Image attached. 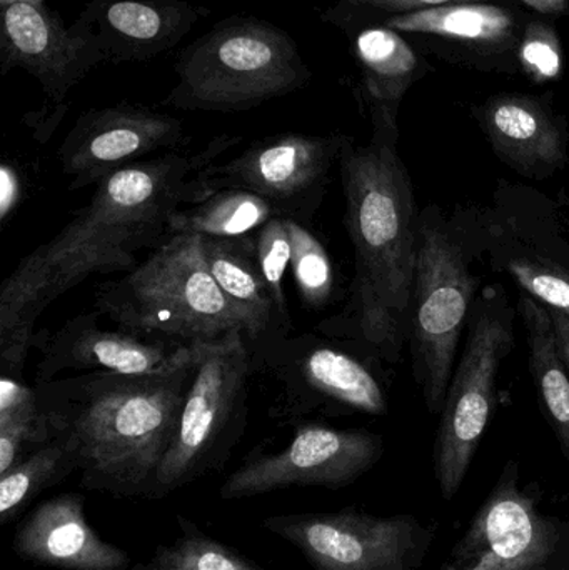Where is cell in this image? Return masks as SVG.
Segmentation results:
<instances>
[{
	"label": "cell",
	"instance_id": "83f0119b",
	"mask_svg": "<svg viewBox=\"0 0 569 570\" xmlns=\"http://www.w3.org/2000/svg\"><path fill=\"white\" fill-rule=\"evenodd\" d=\"M179 535L159 544L147 561L127 570H266L230 546L200 531L193 521L177 515Z\"/></svg>",
	"mask_w": 569,
	"mask_h": 570
},
{
	"label": "cell",
	"instance_id": "ffe728a7",
	"mask_svg": "<svg viewBox=\"0 0 569 570\" xmlns=\"http://www.w3.org/2000/svg\"><path fill=\"white\" fill-rule=\"evenodd\" d=\"M12 551L20 561L57 570H127L124 549L104 541L86 519V495L66 492L40 502L17 525Z\"/></svg>",
	"mask_w": 569,
	"mask_h": 570
},
{
	"label": "cell",
	"instance_id": "7a4b0ae2",
	"mask_svg": "<svg viewBox=\"0 0 569 570\" xmlns=\"http://www.w3.org/2000/svg\"><path fill=\"white\" fill-rule=\"evenodd\" d=\"M354 250V277L340 314L317 324L334 338L376 364L396 365L410 338L418 220L410 173L398 146L371 137L354 139L337 166Z\"/></svg>",
	"mask_w": 569,
	"mask_h": 570
},
{
	"label": "cell",
	"instance_id": "d4e9b609",
	"mask_svg": "<svg viewBox=\"0 0 569 570\" xmlns=\"http://www.w3.org/2000/svg\"><path fill=\"white\" fill-rule=\"evenodd\" d=\"M283 216L266 197L237 187L209 194L193 206L180 207L170 217L167 234L209 237H241L259 230L274 217ZM284 217V216H283Z\"/></svg>",
	"mask_w": 569,
	"mask_h": 570
},
{
	"label": "cell",
	"instance_id": "d6986e66",
	"mask_svg": "<svg viewBox=\"0 0 569 570\" xmlns=\"http://www.w3.org/2000/svg\"><path fill=\"white\" fill-rule=\"evenodd\" d=\"M100 317L92 308L77 314L50 335L43 342L36 382L53 381L63 372L153 374L176 364L193 347L147 341L117 327L102 328Z\"/></svg>",
	"mask_w": 569,
	"mask_h": 570
},
{
	"label": "cell",
	"instance_id": "f546056e",
	"mask_svg": "<svg viewBox=\"0 0 569 570\" xmlns=\"http://www.w3.org/2000/svg\"><path fill=\"white\" fill-rule=\"evenodd\" d=\"M254 237H256L261 273L269 287L271 297L276 307V335L274 337H283L293 331V321H291L286 292H284V276L293 261L290 219L283 216L274 217L259 230H256Z\"/></svg>",
	"mask_w": 569,
	"mask_h": 570
},
{
	"label": "cell",
	"instance_id": "603a6c76",
	"mask_svg": "<svg viewBox=\"0 0 569 570\" xmlns=\"http://www.w3.org/2000/svg\"><path fill=\"white\" fill-rule=\"evenodd\" d=\"M210 274L244 324L251 345L276 335V307L261 273L254 234L241 237L200 236Z\"/></svg>",
	"mask_w": 569,
	"mask_h": 570
},
{
	"label": "cell",
	"instance_id": "277c9868",
	"mask_svg": "<svg viewBox=\"0 0 569 570\" xmlns=\"http://www.w3.org/2000/svg\"><path fill=\"white\" fill-rule=\"evenodd\" d=\"M94 308L120 331L186 347L244 332L196 234H167L129 273L97 285Z\"/></svg>",
	"mask_w": 569,
	"mask_h": 570
},
{
	"label": "cell",
	"instance_id": "e0dca14e",
	"mask_svg": "<svg viewBox=\"0 0 569 570\" xmlns=\"http://www.w3.org/2000/svg\"><path fill=\"white\" fill-rule=\"evenodd\" d=\"M189 142L183 120L140 104L120 102L77 117L57 150L70 193L96 186L150 154L179 153Z\"/></svg>",
	"mask_w": 569,
	"mask_h": 570
},
{
	"label": "cell",
	"instance_id": "30bf717a",
	"mask_svg": "<svg viewBox=\"0 0 569 570\" xmlns=\"http://www.w3.org/2000/svg\"><path fill=\"white\" fill-rule=\"evenodd\" d=\"M351 140L353 137L341 132L263 137L227 163L197 170L184 207L200 203L216 190L237 187L266 197L287 219L313 226L334 167L340 166Z\"/></svg>",
	"mask_w": 569,
	"mask_h": 570
},
{
	"label": "cell",
	"instance_id": "4316f807",
	"mask_svg": "<svg viewBox=\"0 0 569 570\" xmlns=\"http://www.w3.org/2000/svg\"><path fill=\"white\" fill-rule=\"evenodd\" d=\"M52 439L36 385L29 387L20 379L0 375V474Z\"/></svg>",
	"mask_w": 569,
	"mask_h": 570
},
{
	"label": "cell",
	"instance_id": "4fadbf2b",
	"mask_svg": "<svg viewBox=\"0 0 569 570\" xmlns=\"http://www.w3.org/2000/svg\"><path fill=\"white\" fill-rule=\"evenodd\" d=\"M569 532L538 511L508 462L441 570H568Z\"/></svg>",
	"mask_w": 569,
	"mask_h": 570
},
{
	"label": "cell",
	"instance_id": "f1b7e54d",
	"mask_svg": "<svg viewBox=\"0 0 569 570\" xmlns=\"http://www.w3.org/2000/svg\"><path fill=\"white\" fill-rule=\"evenodd\" d=\"M290 223L293 237L291 271L301 302L307 311H326L340 301V284L333 257L327 253L326 244L314 233L313 226L293 219Z\"/></svg>",
	"mask_w": 569,
	"mask_h": 570
},
{
	"label": "cell",
	"instance_id": "8fae6325",
	"mask_svg": "<svg viewBox=\"0 0 569 570\" xmlns=\"http://www.w3.org/2000/svg\"><path fill=\"white\" fill-rule=\"evenodd\" d=\"M481 223L491 267L569 317V240L553 203L530 187L500 183Z\"/></svg>",
	"mask_w": 569,
	"mask_h": 570
},
{
	"label": "cell",
	"instance_id": "9c48e42d",
	"mask_svg": "<svg viewBox=\"0 0 569 570\" xmlns=\"http://www.w3.org/2000/svg\"><path fill=\"white\" fill-rule=\"evenodd\" d=\"M507 288L487 285L467 324V344L454 367L434 442V472L447 501L460 491L497 402L501 367L514 347V317Z\"/></svg>",
	"mask_w": 569,
	"mask_h": 570
},
{
	"label": "cell",
	"instance_id": "5b68a950",
	"mask_svg": "<svg viewBox=\"0 0 569 570\" xmlns=\"http://www.w3.org/2000/svg\"><path fill=\"white\" fill-rule=\"evenodd\" d=\"M481 256V219L448 217L434 204L421 210L408 345L430 414L440 415L457 367L461 334L480 294L481 277L473 266Z\"/></svg>",
	"mask_w": 569,
	"mask_h": 570
},
{
	"label": "cell",
	"instance_id": "52a82bcc",
	"mask_svg": "<svg viewBox=\"0 0 569 570\" xmlns=\"http://www.w3.org/2000/svg\"><path fill=\"white\" fill-rule=\"evenodd\" d=\"M253 379V352L243 331L194 345L193 377L149 499L223 471L246 432Z\"/></svg>",
	"mask_w": 569,
	"mask_h": 570
},
{
	"label": "cell",
	"instance_id": "484cf974",
	"mask_svg": "<svg viewBox=\"0 0 569 570\" xmlns=\"http://www.w3.org/2000/svg\"><path fill=\"white\" fill-rule=\"evenodd\" d=\"M79 469L76 451L53 438L0 474V524L12 522L40 492L60 484Z\"/></svg>",
	"mask_w": 569,
	"mask_h": 570
},
{
	"label": "cell",
	"instance_id": "836d02e7",
	"mask_svg": "<svg viewBox=\"0 0 569 570\" xmlns=\"http://www.w3.org/2000/svg\"><path fill=\"white\" fill-rule=\"evenodd\" d=\"M518 2L523 3L531 12L550 17V19L569 16V0H518Z\"/></svg>",
	"mask_w": 569,
	"mask_h": 570
},
{
	"label": "cell",
	"instance_id": "7402d4cb",
	"mask_svg": "<svg viewBox=\"0 0 569 570\" xmlns=\"http://www.w3.org/2000/svg\"><path fill=\"white\" fill-rule=\"evenodd\" d=\"M107 62H147L174 49L207 7L187 0H82Z\"/></svg>",
	"mask_w": 569,
	"mask_h": 570
},
{
	"label": "cell",
	"instance_id": "4dcf8cb0",
	"mask_svg": "<svg viewBox=\"0 0 569 570\" xmlns=\"http://www.w3.org/2000/svg\"><path fill=\"white\" fill-rule=\"evenodd\" d=\"M518 70L534 86L563 79L567 56L555 19L531 13L518 50Z\"/></svg>",
	"mask_w": 569,
	"mask_h": 570
},
{
	"label": "cell",
	"instance_id": "1f68e13d",
	"mask_svg": "<svg viewBox=\"0 0 569 570\" xmlns=\"http://www.w3.org/2000/svg\"><path fill=\"white\" fill-rule=\"evenodd\" d=\"M461 2H484V0H334L321 13V20L343 30L347 36L361 27L381 23L390 17ZM488 2H504V0H488Z\"/></svg>",
	"mask_w": 569,
	"mask_h": 570
},
{
	"label": "cell",
	"instance_id": "5bb4252c",
	"mask_svg": "<svg viewBox=\"0 0 569 570\" xmlns=\"http://www.w3.org/2000/svg\"><path fill=\"white\" fill-rule=\"evenodd\" d=\"M261 524L297 549L313 570H410L421 546V529L406 515L304 512L269 515Z\"/></svg>",
	"mask_w": 569,
	"mask_h": 570
},
{
	"label": "cell",
	"instance_id": "9a60e30c",
	"mask_svg": "<svg viewBox=\"0 0 569 570\" xmlns=\"http://www.w3.org/2000/svg\"><path fill=\"white\" fill-rule=\"evenodd\" d=\"M0 73L22 69L42 87L52 106H62L84 77L107 62L102 43L86 16L70 26L43 2H12L0 7Z\"/></svg>",
	"mask_w": 569,
	"mask_h": 570
},
{
	"label": "cell",
	"instance_id": "3957f363",
	"mask_svg": "<svg viewBox=\"0 0 569 570\" xmlns=\"http://www.w3.org/2000/svg\"><path fill=\"white\" fill-rule=\"evenodd\" d=\"M194 372V345L153 374L87 372L36 382L53 438L72 445L86 491L149 499Z\"/></svg>",
	"mask_w": 569,
	"mask_h": 570
},
{
	"label": "cell",
	"instance_id": "d6a6232c",
	"mask_svg": "<svg viewBox=\"0 0 569 570\" xmlns=\"http://www.w3.org/2000/svg\"><path fill=\"white\" fill-rule=\"evenodd\" d=\"M22 196L20 176L12 164L3 163L0 166V219L6 224L16 210Z\"/></svg>",
	"mask_w": 569,
	"mask_h": 570
},
{
	"label": "cell",
	"instance_id": "ac0fdd59",
	"mask_svg": "<svg viewBox=\"0 0 569 570\" xmlns=\"http://www.w3.org/2000/svg\"><path fill=\"white\" fill-rule=\"evenodd\" d=\"M498 159L520 176L548 180L569 160V124L555 94L498 92L470 107Z\"/></svg>",
	"mask_w": 569,
	"mask_h": 570
},
{
	"label": "cell",
	"instance_id": "cb8c5ba5",
	"mask_svg": "<svg viewBox=\"0 0 569 570\" xmlns=\"http://www.w3.org/2000/svg\"><path fill=\"white\" fill-rule=\"evenodd\" d=\"M518 314L527 328L530 374L538 402L569 462V365L551 308L520 291Z\"/></svg>",
	"mask_w": 569,
	"mask_h": 570
},
{
	"label": "cell",
	"instance_id": "8992f818",
	"mask_svg": "<svg viewBox=\"0 0 569 570\" xmlns=\"http://www.w3.org/2000/svg\"><path fill=\"white\" fill-rule=\"evenodd\" d=\"M164 106L193 112H246L313 79L296 40L256 17L217 23L180 52Z\"/></svg>",
	"mask_w": 569,
	"mask_h": 570
},
{
	"label": "cell",
	"instance_id": "6da1fadb",
	"mask_svg": "<svg viewBox=\"0 0 569 570\" xmlns=\"http://www.w3.org/2000/svg\"><path fill=\"white\" fill-rule=\"evenodd\" d=\"M241 137H216L203 153H167L116 170L96 184L89 203L59 234L20 261L0 288V367L22 377L37 318L60 295L92 276L129 273L140 253L167 237L174 213L186 206L190 179Z\"/></svg>",
	"mask_w": 569,
	"mask_h": 570
},
{
	"label": "cell",
	"instance_id": "44dd1931",
	"mask_svg": "<svg viewBox=\"0 0 569 570\" xmlns=\"http://www.w3.org/2000/svg\"><path fill=\"white\" fill-rule=\"evenodd\" d=\"M347 37L360 70L356 94L373 126L371 137L398 146L401 102L434 67L404 33L383 23L361 27Z\"/></svg>",
	"mask_w": 569,
	"mask_h": 570
},
{
	"label": "cell",
	"instance_id": "2e32d148",
	"mask_svg": "<svg viewBox=\"0 0 569 570\" xmlns=\"http://www.w3.org/2000/svg\"><path fill=\"white\" fill-rule=\"evenodd\" d=\"M531 10L504 2H461L383 20L421 52L477 72L518 76V50Z\"/></svg>",
	"mask_w": 569,
	"mask_h": 570
},
{
	"label": "cell",
	"instance_id": "d590c367",
	"mask_svg": "<svg viewBox=\"0 0 569 570\" xmlns=\"http://www.w3.org/2000/svg\"><path fill=\"white\" fill-rule=\"evenodd\" d=\"M12 2H43V0H0V7L9 6Z\"/></svg>",
	"mask_w": 569,
	"mask_h": 570
},
{
	"label": "cell",
	"instance_id": "ba28073f",
	"mask_svg": "<svg viewBox=\"0 0 569 570\" xmlns=\"http://www.w3.org/2000/svg\"><path fill=\"white\" fill-rule=\"evenodd\" d=\"M251 352L254 375L273 387L271 419L283 428L387 412L376 362L320 332L267 338L251 345Z\"/></svg>",
	"mask_w": 569,
	"mask_h": 570
},
{
	"label": "cell",
	"instance_id": "7c38bea8",
	"mask_svg": "<svg viewBox=\"0 0 569 570\" xmlns=\"http://www.w3.org/2000/svg\"><path fill=\"white\" fill-rule=\"evenodd\" d=\"M381 435L363 429H333L310 422L276 452H251L219 488L224 501L257 498L290 488L337 491L356 482L383 455Z\"/></svg>",
	"mask_w": 569,
	"mask_h": 570
},
{
	"label": "cell",
	"instance_id": "e575fe53",
	"mask_svg": "<svg viewBox=\"0 0 569 570\" xmlns=\"http://www.w3.org/2000/svg\"><path fill=\"white\" fill-rule=\"evenodd\" d=\"M555 324H557L558 334H560L561 345H563L565 355L569 365V317L563 312L551 311Z\"/></svg>",
	"mask_w": 569,
	"mask_h": 570
}]
</instances>
